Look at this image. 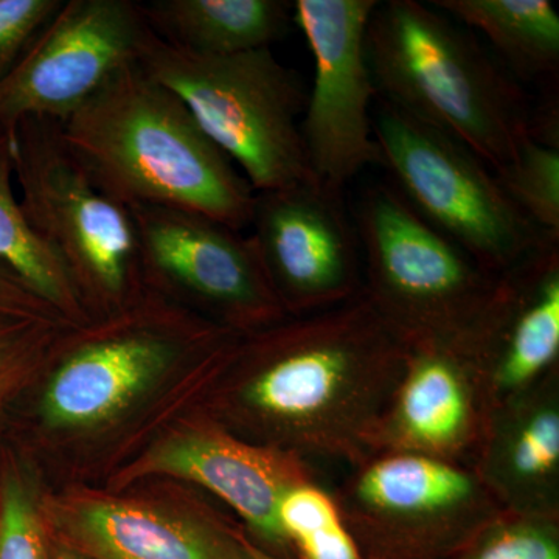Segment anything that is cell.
<instances>
[{
  "label": "cell",
  "instance_id": "obj_1",
  "mask_svg": "<svg viewBox=\"0 0 559 559\" xmlns=\"http://www.w3.org/2000/svg\"><path fill=\"white\" fill-rule=\"evenodd\" d=\"M407 344L355 299L261 330L238 352L226 412L250 443L307 460L369 457L370 437L395 389Z\"/></svg>",
  "mask_w": 559,
  "mask_h": 559
},
{
  "label": "cell",
  "instance_id": "obj_2",
  "mask_svg": "<svg viewBox=\"0 0 559 559\" xmlns=\"http://www.w3.org/2000/svg\"><path fill=\"white\" fill-rule=\"evenodd\" d=\"M61 132L95 183L127 207L186 210L238 231L250 226L255 191L139 62L117 72Z\"/></svg>",
  "mask_w": 559,
  "mask_h": 559
},
{
  "label": "cell",
  "instance_id": "obj_3",
  "mask_svg": "<svg viewBox=\"0 0 559 559\" xmlns=\"http://www.w3.org/2000/svg\"><path fill=\"white\" fill-rule=\"evenodd\" d=\"M367 58L382 102L457 140L495 175L516 156L533 116L521 87L465 28L415 0L378 2Z\"/></svg>",
  "mask_w": 559,
  "mask_h": 559
},
{
  "label": "cell",
  "instance_id": "obj_4",
  "mask_svg": "<svg viewBox=\"0 0 559 559\" xmlns=\"http://www.w3.org/2000/svg\"><path fill=\"white\" fill-rule=\"evenodd\" d=\"M139 66L186 105L255 193L316 183L300 134L307 92L271 47L209 57L151 32Z\"/></svg>",
  "mask_w": 559,
  "mask_h": 559
},
{
  "label": "cell",
  "instance_id": "obj_5",
  "mask_svg": "<svg viewBox=\"0 0 559 559\" xmlns=\"http://www.w3.org/2000/svg\"><path fill=\"white\" fill-rule=\"evenodd\" d=\"M13 164L22 212L64 267L81 305L91 297L119 308L142 272L130 207L95 183L58 121L21 120L13 130Z\"/></svg>",
  "mask_w": 559,
  "mask_h": 559
},
{
  "label": "cell",
  "instance_id": "obj_6",
  "mask_svg": "<svg viewBox=\"0 0 559 559\" xmlns=\"http://www.w3.org/2000/svg\"><path fill=\"white\" fill-rule=\"evenodd\" d=\"M373 132L393 189L488 274L510 271L559 238L540 231L491 168L457 140L384 102L373 112Z\"/></svg>",
  "mask_w": 559,
  "mask_h": 559
},
{
  "label": "cell",
  "instance_id": "obj_7",
  "mask_svg": "<svg viewBox=\"0 0 559 559\" xmlns=\"http://www.w3.org/2000/svg\"><path fill=\"white\" fill-rule=\"evenodd\" d=\"M353 221L366 260L362 294L401 340H443L468 329L498 275L433 229L392 183L364 191Z\"/></svg>",
  "mask_w": 559,
  "mask_h": 559
},
{
  "label": "cell",
  "instance_id": "obj_8",
  "mask_svg": "<svg viewBox=\"0 0 559 559\" xmlns=\"http://www.w3.org/2000/svg\"><path fill=\"white\" fill-rule=\"evenodd\" d=\"M364 559H448L502 513L473 466L373 452L333 492Z\"/></svg>",
  "mask_w": 559,
  "mask_h": 559
},
{
  "label": "cell",
  "instance_id": "obj_9",
  "mask_svg": "<svg viewBox=\"0 0 559 559\" xmlns=\"http://www.w3.org/2000/svg\"><path fill=\"white\" fill-rule=\"evenodd\" d=\"M377 0H297L293 21L314 61L300 134L312 179L336 193L381 154L373 132L378 95L367 58V28Z\"/></svg>",
  "mask_w": 559,
  "mask_h": 559
},
{
  "label": "cell",
  "instance_id": "obj_10",
  "mask_svg": "<svg viewBox=\"0 0 559 559\" xmlns=\"http://www.w3.org/2000/svg\"><path fill=\"white\" fill-rule=\"evenodd\" d=\"M151 28L131 0H66L0 83V128L64 123L121 69L139 62Z\"/></svg>",
  "mask_w": 559,
  "mask_h": 559
},
{
  "label": "cell",
  "instance_id": "obj_11",
  "mask_svg": "<svg viewBox=\"0 0 559 559\" xmlns=\"http://www.w3.org/2000/svg\"><path fill=\"white\" fill-rule=\"evenodd\" d=\"M130 210L140 271L154 282L209 308L230 331L264 330L285 319L252 238L186 210Z\"/></svg>",
  "mask_w": 559,
  "mask_h": 559
},
{
  "label": "cell",
  "instance_id": "obj_12",
  "mask_svg": "<svg viewBox=\"0 0 559 559\" xmlns=\"http://www.w3.org/2000/svg\"><path fill=\"white\" fill-rule=\"evenodd\" d=\"M249 227L286 314L329 310L362 290L358 231L345 193L318 183L255 193Z\"/></svg>",
  "mask_w": 559,
  "mask_h": 559
},
{
  "label": "cell",
  "instance_id": "obj_13",
  "mask_svg": "<svg viewBox=\"0 0 559 559\" xmlns=\"http://www.w3.org/2000/svg\"><path fill=\"white\" fill-rule=\"evenodd\" d=\"M142 310L130 322L81 341L47 384L43 415L53 428L106 421L160 380L189 345L234 331Z\"/></svg>",
  "mask_w": 559,
  "mask_h": 559
},
{
  "label": "cell",
  "instance_id": "obj_14",
  "mask_svg": "<svg viewBox=\"0 0 559 559\" xmlns=\"http://www.w3.org/2000/svg\"><path fill=\"white\" fill-rule=\"evenodd\" d=\"M489 406L466 329L407 342L406 360L370 437V451L412 452L471 465Z\"/></svg>",
  "mask_w": 559,
  "mask_h": 559
},
{
  "label": "cell",
  "instance_id": "obj_15",
  "mask_svg": "<svg viewBox=\"0 0 559 559\" xmlns=\"http://www.w3.org/2000/svg\"><path fill=\"white\" fill-rule=\"evenodd\" d=\"M466 336L489 412L559 366V238L498 275Z\"/></svg>",
  "mask_w": 559,
  "mask_h": 559
},
{
  "label": "cell",
  "instance_id": "obj_16",
  "mask_svg": "<svg viewBox=\"0 0 559 559\" xmlns=\"http://www.w3.org/2000/svg\"><path fill=\"white\" fill-rule=\"evenodd\" d=\"M310 468L307 460L297 455L250 443L221 426H209L162 441L135 469L201 485L245 521L259 540L253 543L257 547L293 559L280 527L278 503L286 489L314 479Z\"/></svg>",
  "mask_w": 559,
  "mask_h": 559
},
{
  "label": "cell",
  "instance_id": "obj_17",
  "mask_svg": "<svg viewBox=\"0 0 559 559\" xmlns=\"http://www.w3.org/2000/svg\"><path fill=\"white\" fill-rule=\"evenodd\" d=\"M471 466L503 511L559 520V366L489 412Z\"/></svg>",
  "mask_w": 559,
  "mask_h": 559
},
{
  "label": "cell",
  "instance_id": "obj_18",
  "mask_svg": "<svg viewBox=\"0 0 559 559\" xmlns=\"http://www.w3.org/2000/svg\"><path fill=\"white\" fill-rule=\"evenodd\" d=\"M61 532L94 559H249L245 536L198 514L87 499L57 511Z\"/></svg>",
  "mask_w": 559,
  "mask_h": 559
},
{
  "label": "cell",
  "instance_id": "obj_19",
  "mask_svg": "<svg viewBox=\"0 0 559 559\" xmlns=\"http://www.w3.org/2000/svg\"><path fill=\"white\" fill-rule=\"evenodd\" d=\"M140 9L157 38L209 57L266 49L293 21L285 0H154Z\"/></svg>",
  "mask_w": 559,
  "mask_h": 559
},
{
  "label": "cell",
  "instance_id": "obj_20",
  "mask_svg": "<svg viewBox=\"0 0 559 559\" xmlns=\"http://www.w3.org/2000/svg\"><path fill=\"white\" fill-rule=\"evenodd\" d=\"M430 5L481 33L520 72H557L559 14L547 0H433Z\"/></svg>",
  "mask_w": 559,
  "mask_h": 559
},
{
  "label": "cell",
  "instance_id": "obj_21",
  "mask_svg": "<svg viewBox=\"0 0 559 559\" xmlns=\"http://www.w3.org/2000/svg\"><path fill=\"white\" fill-rule=\"evenodd\" d=\"M13 179V131L0 128V264L58 314L76 318L84 308L79 294L25 218Z\"/></svg>",
  "mask_w": 559,
  "mask_h": 559
},
{
  "label": "cell",
  "instance_id": "obj_22",
  "mask_svg": "<svg viewBox=\"0 0 559 559\" xmlns=\"http://www.w3.org/2000/svg\"><path fill=\"white\" fill-rule=\"evenodd\" d=\"M498 179L540 231L559 237V140L554 120L533 117L532 130Z\"/></svg>",
  "mask_w": 559,
  "mask_h": 559
},
{
  "label": "cell",
  "instance_id": "obj_23",
  "mask_svg": "<svg viewBox=\"0 0 559 559\" xmlns=\"http://www.w3.org/2000/svg\"><path fill=\"white\" fill-rule=\"evenodd\" d=\"M278 522L293 559H364L336 498L318 477L286 489Z\"/></svg>",
  "mask_w": 559,
  "mask_h": 559
},
{
  "label": "cell",
  "instance_id": "obj_24",
  "mask_svg": "<svg viewBox=\"0 0 559 559\" xmlns=\"http://www.w3.org/2000/svg\"><path fill=\"white\" fill-rule=\"evenodd\" d=\"M448 559H559V520L502 511Z\"/></svg>",
  "mask_w": 559,
  "mask_h": 559
},
{
  "label": "cell",
  "instance_id": "obj_25",
  "mask_svg": "<svg viewBox=\"0 0 559 559\" xmlns=\"http://www.w3.org/2000/svg\"><path fill=\"white\" fill-rule=\"evenodd\" d=\"M0 559H49L35 496L13 471L0 484Z\"/></svg>",
  "mask_w": 559,
  "mask_h": 559
},
{
  "label": "cell",
  "instance_id": "obj_26",
  "mask_svg": "<svg viewBox=\"0 0 559 559\" xmlns=\"http://www.w3.org/2000/svg\"><path fill=\"white\" fill-rule=\"evenodd\" d=\"M64 0H0V83L53 20Z\"/></svg>",
  "mask_w": 559,
  "mask_h": 559
},
{
  "label": "cell",
  "instance_id": "obj_27",
  "mask_svg": "<svg viewBox=\"0 0 559 559\" xmlns=\"http://www.w3.org/2000/svg\"><path fill=\"white\" fill-rule=\"evenodd\" d=\"M50 311L57 312L0 264V318L31 320Z\"/></svg>",
  "mask_w": 559,
  "mask_h": 559
},
{
  "label": "cell",
  "instance_id": "obj_28",
  "mask_svg": "<svg viewBox=\"0 0 559 559\" xmlns=\"http://www.w3.org/2000/svg\"><path fill=\"white\" fill-rule=\"evenodd\" d=\"M21 320L27 319L0 320V373L5 371L14 355L21 352L24 342L32 337L33 331H27V322L22 323Z\"/></svg>",
  "mask_w": 559,
  "mask_h": 559
},
{
  "label": "cell",
  "instance_id": "obj_29",
  "mask_svg": "<svg viewBox=\"0 0 559 559\" xmlns=\"http://www.w3.org/2000/svg\"><path fill=\"white\" fill-rule=\"evenodd\" d=\"M245 546L246 551H248L249 559H285L275 557V555L267 554V551L260 549V547H257L255 544L250 543L249 538H245Z\"/></svg>",
  "mask_w": 559,
  "mask_h": 559
},
{
  "label": "cell",
  "instance_id": "obj_30",
  "mask_svg": "<svg viewBox=\"0 0 559 559\" xmlns=\"http://www.w3.org/2000/svg\"><path fill=\"white\" fill-rule=\"evenodd\" d=\"M57 559H83L79 557L76 554H72V551H61L60 555H58Z\"/></svg>",
  "mask_w": 559,
  "mask_h": 559
}]
</instances>
